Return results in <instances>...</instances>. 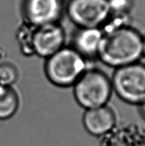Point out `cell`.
<instances>
[{
	"label": "cell",
	"instance_id": "cell-6",
	"mask_svg": "<svg viewBox=\"0 0 145 146\" xmlns=\"http://www.w3.org/2000/svg\"><path fill=\"white\" fill-rule=\"evenodd\" d=\"M64 11L63 0H23L24 22L34 27L59 22Z\"/></svg>",
	"mask_w": 145,
	"mask_h": 146
},
{
	"label": "cell",
	"instance_id": "cell-4",
	"mask_svg": "<svg viewBox=\"0 0 145 146\" xmlns=\"http://www.w3.org/2000/svg\"><path fill=\"white\" fill-rule=\"evenodd\" d=\"M113 92L122 101L139 106L145 100V65L134 63L116 68L111 77Z\"/></svg>",
	"mask_w": 145,
	"mask_h": 146
},
{
	"label": "cell",
	"instance_id": "cell-12",
	"mask_svg": "<svg viewBox=\"0 0 145 146\" xmlns=\"http://www.w3.org/2000/svg\"><path fill=\"white\" fill-rule=\"evenodd\" d=\"M19 78V71L17 67L11 62L0 64V85L12 87Z\"/></svg>",
	"mask_w": 145,
	"mask_h": 146
},
{
	"label": "cell",
	"instance_id": "cell-1",
	"mask_svg": "<svg viewBox=\"0 0 145 146\" xmlns=\"http://www.w3.org/2000/svg\"><path fill=\"white\" fill-rule=\"evenodd\" d=\"M103 33L98 58L107 66L116 69L143 57V36L129 25Z\"/></svg>",
	"mask_w": 145,
	"mask_h": 146
},
{
	"label": "cell",
	"instance_id": "cell-2",
	"mask_svg": "<svg viewBox=\"0 0 145 146\" xmlns=\"http://www.w3.org/2000/svg\"><path fill=\"white\" fill-rule=\"evenodd\" d=\"M88 61L71 46H65L45 59V76L51 84L57 87H72L89 68Z\"/></svg>",
	"mask_w": 145,
	"mask_h": 146
},
{
	"label": "cell",
	"instance_id": "cell-7",
	"mask_svg": "<svg viewBox=\"0 0 145 146\" xmlns=\"http://www.w3.org/2000/svg\"><path fill=\"white\" fill-rule=\"evenodd\" d=\"M65 31L59 22L36 27L33 38L34 55L46 59L65 46Z\"/></svg>",
	"mask_w": 145,
	"mask_h": 146
},
{
	"label": "cell",
	"instance_id": "cell-15",
	"mask_svg": "<svg viewBox=\"0 0 145 146\" xmlns=\"http://www.w3.org/2000/svg\"><path fill=\"white\" fill-rule=\"evenodd\" d=\"M143 56L145 57V36H143Z\"/></svg>",
	"mask_w": 145,
	"mask_h": 146
},
{
	"label": "cell",
	"instance_id": "cell-5",
	"mask_svg": "<svg viewBox=\"0 0 145 146\" xmlns=\"http://www.w3.org/2000/svg\"><path fill=\"white\" fill-rule=\"evenodd\" d=\"M65 11L77 28H102L112 14L108 0H69Z\"/></svg>",
	"mask_w": 145,
	"mask_h": 146
},
{
	"label": "cell",
	"instance_id": "cell-14",
	"mask_svg": "<svg viewBox=\"0 0 145 146\" xmlns=\"http://www.w3.org/2000/svg\"><path fill=\"white\" fill-rule=\"evenodd\" d=\"M139 107L141 115L145 119V100L139 106Z\"/></svg>",
	"mask_w": 145,
	"mask_h": 146
},
{
	"label": "cell",
	"instance_id": "cell-11",
	"mask_svg": "<svg viewBox=\"0 0 145 146\" xmlns=\"http://www.w3.org/2000/svg\"><path fill=\"white\" fill-rule=\"evenodd\" d=\"M36 27L28 24H24L19 27L16 33V39L21 52L26 56L34 55L33 46V38Z\"/></svg>",
	"mask_w": 145,
	"mask_h": 146
},
{
	"label": "cell",
	"instance_id": "cell-8",
	"mask_svg": "<svg viewBox=\"0 0 145 146\" xmlns=\"http://www.w3.org/2000/svg\"><path fill=\"white\" fill-rule=\"evenodd\" d=\"M116 115L107 106L85 110L82 125L93 136H102L112 131L116 125Z\"/></svg>",
	"mask_w": 145,
	"mask_h": 146
},
{
	"label": "cell",
	"instance_id": "cell-10",
	"mask_svg": "<svg viewBox=\"0 0 145 146\" xmlns=\"http://www.w3.org/2000/svg\"><path fill=\"white\" fill-rule=\"evenodd\" d=\"M19 107V98L13 87L0 85V121L12 118Z\"/></svg>",
	"mask_w": 145,
	"mask_h": 146
},
{
	"label": "cell",
	"instance_id": "cell-3",
	"mask_svg": "<svg viewBox=\"0 0 145 146\" xmlns=\"http://www.w3.org/2000/svg\"><path fill=\"white\" fill-rule=\"evenodd\" d=\"M72 88L75 101L85 110L107 106L114 93L111 78L95 68H88Z\"/></svg>",
	"mask_w": 145,
	"mask_h": 146
},
{
	"label": "cell",
	"instance_id": "cell-13",
	"mask_svg": "<svg viewBox=\"0 0 145 146\" xmlns=\"http://www.w3.org/2000/svg\"><path fill=\"white\" fill-rule=\"evenodd\" d=\"M112 14H129L133 4L132 0H108Z\"/></svg>",
	"mask_w": 145,
	"mask_h": 146
},
{
	"label": "cell",
	"instance_id": "cell-9",
	"mask_svg": "<svg viewBox=\"0 0 145 146\" xmlns=\"http://www.w3.org/2000/svg\"><path fill=\"white\" fill-rule=\"evenodd\" d=\"M104 33L101 28H78L71 46L87 60L98 58Z\"/></svg>",
	"mask_w": 145,
	"mask_h": 146
}]
</instances>
